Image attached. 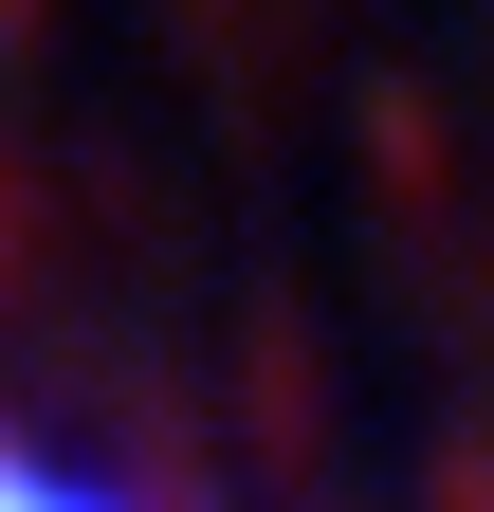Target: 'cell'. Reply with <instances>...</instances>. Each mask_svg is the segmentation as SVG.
<instances>
[{
	"label": "cell",
	"instance_id": "obj_1",
	"mask_svg": "<svg viewBox=\"0 0 494 512\" xmlns=\"http://www.w3.org/2000/svg\"><path fill=\"white\" fill-rule=\"evenodd\" d=\"M0 512H129V494L74 476V458H19V439H0Z\"/></svg>",
	"mask_w": 494,
	"mask_h": 512
}]
</instances>
